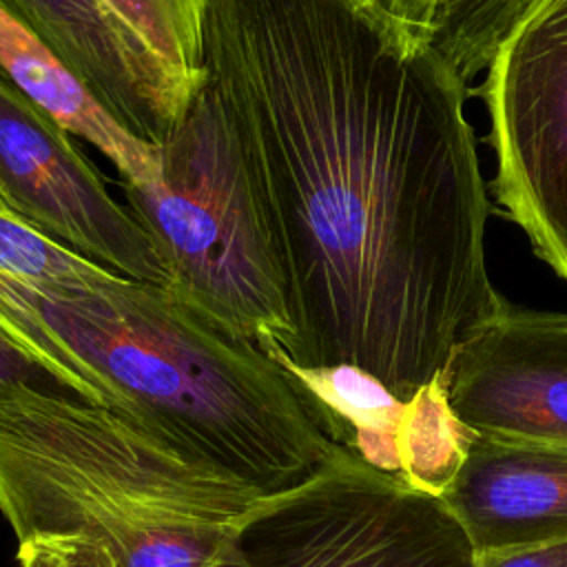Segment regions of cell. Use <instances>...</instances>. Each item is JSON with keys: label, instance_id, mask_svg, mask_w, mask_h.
<instances>
[{"label": "cell", "instance_id": "cell-4", "mask_svg": "<svg viewBox=\"0 0 567 567\" xmlns=\"http://www.w3.org/2000/svg\"><path fill=\"white\" fill-rule=\"evenodd\" d=\"M162 146V177L122 184L175 290L228 334L292 361L297 332L233 131L204 84Z\"/></svg>", "mask_w": 567, "mask_h": 567}, {"label": "cell", "instance_id": "cell-16", "mask_svg": "<svg viewBox=\"0 0 567 567\" xmlns=\"http://www.w3.org/2000/svg\"><path fill=\"white\" fill-rule=\"evenodd\" d=\"M0 272L38 284H102L117 272L58 244L18 217L0 215Z\"/></svg>", "mask_w": 567, "mask_h": 567}, {"label": "cell", "instance_id": "cell-2", "mask_svg": "<svg viewBox=\"0 0 567 567\" xmlns=\"http://www.w3.org/2000/svg\"><path fill=\"white\" fill-rule=\"evenodd\" d=\"M0 334L62 390L266 492L308 483L343 450L284 368L171 288L0 272Z\"/></svg>", "mask_w": 567, "mask_h": 567}, {"label": "cell", "instance_id": "cell-1", "mask_svg": "<svg viewBox=\"0 0 567 567\" xmlns=\"http://www.w3.org/2000/svg\"><path fill=\"white\" fill-rule=\"evenodd\" d=\"M204 69L284 281L292 363L352 365L410 401L507 301L467 82L372 0H208Z\"/></svg>", "mask_w": 567, "mask_h": 567}, {"label": "cell", "instance_id": "cell-12", "mask_svg": "<svg viewBox=\"0 0 567 567\" xmlns=\"http://www.w3.org/2000/svg\"><path fill=\"white\" fill-rule=\"evenodd\" d=\"M277 365L288 372L337 445L381 472L401 476L399 427L405 401L352 365Z\"/></svg>", "mask_w": 567, "mask_h": 567}, {"label": "cell", "instance_id": "cell-6", "mask_svg": "<svg viewBox=\"0 0 567 567\" xmlns=\"http://www.w3.org/2000/svg\"><path fill=\"white\" fill-rule=\"evenodd\" d=\"M476 93L489 120L498 210L567 281V0H540L516 24Z\"/></svg>", "mask_w": 567, "mask_h": 567}, {"label": "cell", "instance_id": "cell-17", "mask_svg": "<svg viewBox=\"0 0 567 567\" xmlns=\"http://www.w3.org/2000/svg\"><path fill=\"white\" fill-rule=\"evenodd\" d=\"M18 567H120L111 549L80 536H35L18 543Z\"/></svg>", "mask_w": 567, "mask_h": 567}, {"label": "cell", "instance_id": "cell-7", "mask_svg": "<svg viewBox=\"0 0 567 567\" xmlns=\"http://www.w3.org/2000/svg\"><path fill=\"white\" fill-rule=\"evenodd\" d=\"M0 190L13 215L109 270L171 288V270L69 133L0 75Z\"/></svg>", "mask_w": 567, "mask_h": 567}, {"label": "cell", "instance_id": "cell-13", "mask_svg": "<svg viewBox=\"0 0 567 567\" xmlns=\"http://www.w3.org/2000/svg\"><path fill=\"white\" fill-rule=\"evenodd\" d=\"M115 22L168 75L195 95L206 80L204 20L208 0H100Z\"/></svg>", "mask_w": 567, "mask_h": 567}, {"label": "cell", "instance_id": "cell-9", "mask_svg": "<svg viewBox=\"0 0 567 567\" xmlns=\"http://www.w3.org/2000/svg\"><path fill=\"white\" fill-rule=\"evenodd\" d=\"M131 133L162 144L190 95L100 0H0Z\"/></svg>", "mask_w": 567, "mask_h": 567}, {"label": "cell", "instance_id": "cell-11", "mask_svg": "<svg viewBox=\"0 0 567 567\" xmlns=\"http://www.w3.org/2000/svg\"><path fill=\"white\" fill-rule=\"evenodd\" d=\"M0 75L69 135L100 151L117 168L122 184L148 186L162 177V146L115 120L58 53L2 2Z\"/></svg>", "mask_w": 567, "mask_h": 567}, {"label": "cell", "instance_id": "cell-15", "mask_svg": "<svg viewBox=\"0 0 567 567\" xmlns=\"http://www.w3.org/2000/svg\"><path fill=\"white\" fill-rule=\"evenodd\" d=\"M540 0H441L430 40L470 84Z\"/></svg>", "mask_w": 567, "mask_h": 567}, {"label": "cell", "instance_id": "cell-10", "mask_svg": "<svg viewBox=\"0 0 567 567\" xmlns=\"http://www.w3.org/2000/svg\"><path fill=\"white\" fill-rule=\"evenodd\" d=\"M439 498L476 554L567 538V450L474 436Z\"/></svg>", "mask_w": 567, "mask_h": 567}, {"label": "cell", "instance_id": "cell-19", "mask_svg": "<svg viewBox=\"0 0 567 567\" xmlns=\"http://www.w3.org/2000/svg\"><path fill=\"white\" fill-rule=\"evenodd\" d=\"M390 18L430 40L432 22L441 0H372Z\"/></svg>", "mask_w": 567, "mask_h": 567}, {"label": "cell", "instance_id": "cell-18", "mask_svg": "<svg viewBox=\"0 0 567 567\" xmlns=\"http://www.w3.org/2000/svg\"><path fill=\"white\" fill-rule=\"evenodd\" d=\"M474 567H567V538L481 551Z\"/></svg>", "mask_w": 567, "mask_h": 567}, {"label": "cell", "instance_id": "cell-20", "mask_svg": "<svg viewBox=\"0 0 567 567\" xmlns=\"http://www.w3.org/2000/svg\"><path fill=\"white\" fill-rule=\"evenodd\" d=\"M16 383H55L0 334V392Z\"/></svg>", "mask_w": 567, "mask_h": 567}, {"label": "cell", "instance_id": "cell-3", "mask_svg": "<svg viewBox=\"0 0 567 567\" xmlns=\"http://www.w3.org/2000/svg\"><path fill=\"white\" fill-rule=\"evenodd\" d=\"M295 489L266 492L58 383L0 392V516L18 543L80 536L120 567H233Z\"/></svg>", "mask_w": 567, "mask_h": 567}, {"label": "cell", "instance_id": "cell-14", "mask_svg": "<svg viewBox=\"0 0 567 567\" xmlns=\"http://www.w3.org/2000/svg\"><path fill=\"white\" fill-rule=\"evenodd\" d=\"M474 434L452 412L443 374L423 385L410 401L399 427L401 476L434 496L458 472Z\"/></svg>", "mask_w": 567, "mask_h": 567}, {"label": "cell", "instance_id": "cell-8", "mask_svg": "<svg viewBox=\"0 0 567 567\" xmlns=\"http://www.w3.org/2000/svg\"><path fill=\"white\" fill-rule=\"evenodd\" d=\"M443 385L474 436L567 450V312L505 301L454 350Z\"/></svg>", "mask_w": 567, "mask_h": 567}, {"label": "cell", "instance_id": "cell-21", "mask_svg": "<svg viewBox=\"0 0 567 567\" xmlns=\"http://www.w3.org/2000/svg\"><path fill=\"white\" fill-rule=\"evenodd\" d=\"M0 215H7V217H16V215H13V210L9 208L7 199L2 197V190H0Z\"/></svg>", "mask_w": 567, "mask_h": 567}, {"label": "cell", "instance_id": "cell-5", "mask_svg": "<svg viewBox=\"0 0 567 567\" xmlns=\"http://www.w3.org/2000/svg\"><path fill=\"white\" fill-rule=\"evenodd\" d=\"M233 567H474L445 503L350 450L257 518Z\"/></svg>", "mask_w": 567, "mask_h": 567}]
</instances>
